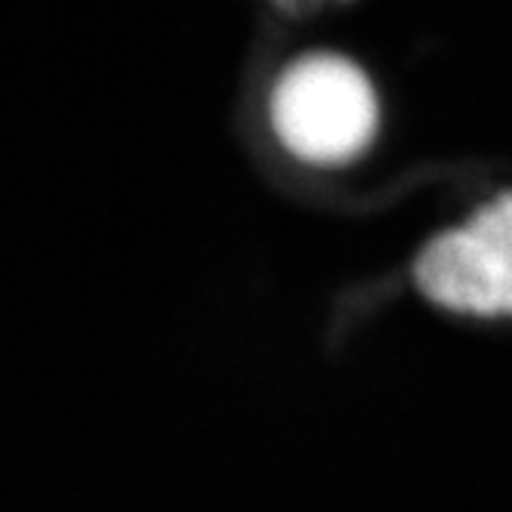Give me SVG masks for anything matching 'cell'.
Listing matches in <instances>:
<instances>
[{"label":"cell","instance_id":"1","mask_svg":"<svg viewBox=\"0 0 512 512\" xmlns=\"http://www.w3.org/2000/svg\"><path fill=\"white\" fill-rule=\"evenodd\" d=\"M269 124L290 158L340 167L371 149L380 130V96L355 59L312 50L290 59L275 78Z\"/></svg>","mask_w":512,"mask_h":512},{"label":"cell","instance_id":"2","mask_svg":"<svg viewBox=\"0 0 512 512\" xmlns=\"http://www.w3.org/2000/svg\"><path fill=\"white\" fill-rule=\"evenodd\" d=\"M414 275L442 309L479 318L512 315V192L432 238L417 256Z\"/></svg>","mask_w":512,"mask_h":512}]
</instances>
